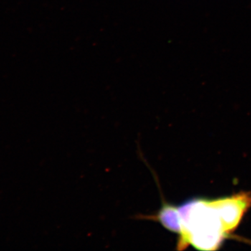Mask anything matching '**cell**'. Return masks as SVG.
<instances>
[{"label": "cell", "mask_w": 251, "mask_h": 251, "mask_svg": "<svg viewBox=\"0 0 251 251\" xmlns=\"http://www.w3.org/2000/svg\"><path fill=\"white\" fill-rule=\"evenodd\" d=\"M161 206L156 213L151 214H138L135 219L156 222L169 232L179 234L181 232L179 206L167 202L162 195Z\"/></svg>", "instance_id": "cell-3"}, {"label": "cell", "mask_w": 251, "mask_h": 251, "mask_svg": "<svg viewBox=\"0 0 251 251\" xmlns=\"http://www.w3.org/2000/svg\"><path fill=\"white\" fill-rule=\"evenodd\" d=\"M221 218L225 230L232 236L251 207V193L239 192L227 197L211 200Z\"/></svg>", "instance_id": "cell-2"}, {"label": "cell", "mask_w": 251, "mask_h": 251, "mask_svg": "<svg viewBox=\"0 0 251 251\" xmlns=\"http://www.w3.org/2000/svg\"><path fill=\"white\" fill-rule=\"evenodd\" d=\"M178 206L181 229L176 250H185L191 245L198 250L216 251L230 237L211 200L194 198Z\"/></svg>", "instance_id": "cell-1"}]
</instances>
